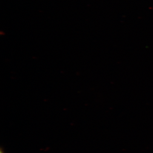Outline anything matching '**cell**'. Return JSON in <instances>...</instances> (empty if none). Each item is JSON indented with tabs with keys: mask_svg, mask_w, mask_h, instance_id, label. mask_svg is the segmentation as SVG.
<instances>
[{
	"mask_svg": "<svg viewBox=\"0 0 153 153\" xmlns=\"http://www.w3.org/2000/svg\"><path fill=\"white\" fill-rule=\"evenodd\" d=\"M0 153H5L4 148H3L2 147H1L0 149Z\"/></svg>",
	"mask_w": 153,
	"mask_h": 153,
	"instance_id": "cell-1",
	"label": "cell"
}]
</instances>
